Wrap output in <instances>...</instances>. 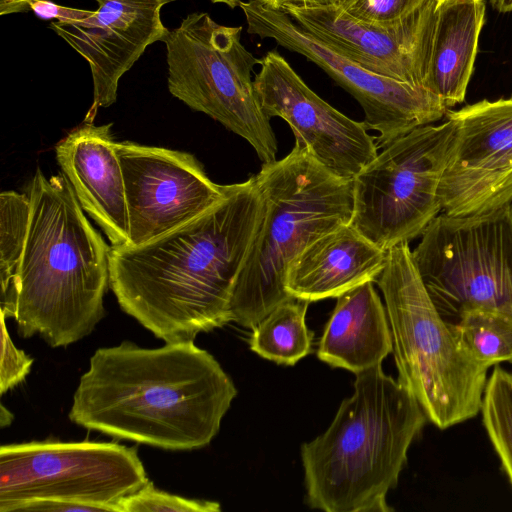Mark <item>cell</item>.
<instances>
[{"instance_id": "cell-1", "label": "cell", "mask_w": 512, "mask_h": 512, "mask_svg": "<svg viewBox=\"0 0 512 512\" xmlns=\"http://www.w3.org/2000/svg\"><path fill=\"white\" fill-rule=\"evenodd\" d=\"M262 214L252 176L176 229L112 246L109 282L122 310L165 343L194 341L231 322L235 283Z\"/></svg>"}, {"instance_id": "cell-2", "label": "cell", "mask_w": 512, "mask_h": 512, "mask_svg": "<svg viewBox=\"0 0 512 512\" xmlns=\"http://www.w3.org/2000/svg\"><path fill=\"white\" fill-rule=\"evenodd\" d=\"M236 395L218 361L193 341L155 349L125 341L94 352L68 416L116 438L193 450L217 435Z\"/></svg>"}, {"instance_id": "cell-3", "label": "cell", "mask_w": 512, "mask_h": 512, "mask_svg": "<svg viewBox=\"0 0 512 512\" xmlns=\"http://www.w3.org/2000/svg\"><path fill=\"white\" fill-rule=\"evenodd\" d=\"M28 234L15 280L1 292V313L18 334L51 347L88 336L105 315L110 251L86 218L64 174L32 179Z\"/></svg>"}, {"instance_id": "cell-4", "label": "cell", "mask_w": 512, "mask_h": 512, "mask_svg": "<svg viewBox=\"0 0 512 512\" xmlns=\"http://www.w3.org/2000/svg\"><path fill=\"white\" fill-rule=\"evenodd\" d=\"M428 421L414 395L381 364L356 374L327 430L300 449L306 502L326 512H390L412 442Z\"/></svg>"}, {"instance_id": "cell-5", "label": "cell", "mask_w": 512, "mask_h": 512, "mask_svg": "<svg viewBox=\"0 0 512 512\" xmlns=\"http://www.w3.org/2000/svg\"><path fill=\"white\" fill-rule=\"evenodd\" d=\"M254 178L263 214L230 302V321L247 328L294 298L285 288L289 265L313 241L349 224L353 210V181L328 171L298 144L263 163Z\"/></svg>"}, {"instance_id": "cell-6", "label": "cell", "mask_w": 512, "mask_h": 512, "mask_svg": "<svg viewBox=\"0 0 512 512\" xmlns=\"http://www.w3.org/2000/svg\"><path fill=\"white\" fill-rule=\"evenodd\" d=\"M376 282L385 301L398 381L414 395L428 421L443 430L477 416L489 368L458 345L407 242L387 250Z\"/></svg>"}, {"instance_id": "cell-7", "label": "cell", "mask_w": 512, "mask_h": 512, "mask_svg": "<svg viewBox=\"0 0 512 512\" xmlns=\"http://www.w3.org/2000/svg\"><path fill=\"white\" fill-rule=\"evenodd\" d=\"M241 26L215 22L208 13L187 15L163 39L168 89L244 138L263 163L276 160L277 140L252 79L261 63L241 42Z\"/></svg>"}, {"instance_id": "cell-8", "label": "cell", "mask_w": 512, "mask_h": 512, "mask_svg": "<svg viewBox=\"0 0 512 512\" xmlns=\"http://www.w3.org/2000/svg\"><path fill=\"white\" fill-rule=\"evenodd\" d=\"M412 257L440 316L455 323L471 309L512 316V208L436 216Z\"/></svg>"}, {"instance_id": "cell-9", "label": "cell", "mask_w": 512, "mask_h": 512, "mask_svg": "<svg viewBox=\"0 0 512 512\" xmlns=\"http://www.w3.org/2000/svg\"><path fill=\"white\" fill-rule=\"evenodd\" d=\"M454 136L446 117L383 147L352 180L349 224L385 251L421 236L442 212L440 184Z\"/></svg>"}, {"instance_id": "cell-10", "label": "cell", "mask_w": 512, "mask_h": 512, "mask_svg": "<svg viewBox=\"0 0 512 512\" xmlns=\"http://www.w3.org/2000/svg\"><path fill=\"white\" fill-rule=\"evenodd\" d=\"M149 481L137 450L111 442L32 441L0 447V512L36 500L103 505Z\"/></svg>"}, {"instance_id": "cell-11", "label": "cell", "mask_w": 512, "mask_h": 512, "mask_svg": "<svg viewBox=\"0 0 512 512\" xmlns=\"http://www.w3.org/2000/svg\"><path fill=\"white\" fill-rule=\"evenodd\" d=\"M247 32L261 39H272L319 66L351 94L364 111L367 130L378 132L377 146L390 142L415 128L442 119L448 108L424 86L397 81L373 73L329 44L311 34L283 10L273 9L260 0L241 2Z\"/></svg>"}, {"instance_id": "cell-12", "label": "cell", "mask_w": 512, "mask_h": 512, "mask_svg": "<svg viewBox=\"0 0 512 512\" xmlns=\"http://www.w3.org/2000/svg\"><path fill=\"white\" fill-rule=\"evenodd\" d=\"M125 185L129 243L137 246L207 211L226 194L190 153L115 142Z\"/></svg>"}, {"instance_id": "cell-13", "label": "cell", "mask_w": 512, "mask_h": 512, "mask_svg": "<svg viewBox=\"0 0 512 512\" xmlns=\"http://www.w3.org/2000/svg\"><path fill=\"white\" fill-rule=\"evenodd\" d=\"M455 124L440 184L442 212L468 216L512 203V97L448 110Z\"/></svg>"}, {"instance_id": "cell-14", "label": "cell", "mask_w": 512, "mask_h": 512, "mask_svg": "<svg viewBox=\"0 0 512 512\" xmlns=\"http://www.w3.org/2000/svg\"><path fill=\"white\" fill-rule=\"evenodd\" d=\"M255 91L267 117H280L291 128L295 144L336 176L353 178L377 156L375 137L319 97L276 50L261 59Z\"/></svg>"}, {"instance_id": "cell-15", "label": "cell", "mask_w": 512, "mask_h": 512, "mask_svg": "<svg viewBox=\"0 0 512 512\" xmlns=\"http://www.w3.org/2000/svg\"><path fill=\"white\" fill-rule=\"evenodd\" d=\"M438 0H425L409 15L386 24H370L339 5L284 9L303 28L365 69L427 88Z\"/></svg>"}, {"instance_id": "cell-16", "label": "cell", "mask_w": 512, "mask_h": 512, "mask_svg": "<svg viewBox=\"0 0 512 512\" xmlns=\"http://www.w3.org/2000/svg\"><path fill=\"white\" fill-rule=\"evenodd\" d=\"M95 14L83 21H52L49 27L89 64L93 103L84 121L115 103L120 78L169 32L161 9L173 0H95Z\"/></svg>"}, {"instance_id": "cell-17", "label": "cell", "mask_w": 512, "mask_h": 512, "mask_svg": "<svg viewBox=\"0 0 512 512\" xmlns=\"http://www.w3.org/2000/svg\"><path fill=\"white\" fill-rule=\"evenodd\" d=\"M111 126L83 121L56 145L55 151L82 209L117 247L129 243V218Z\"/></svg>"}, {"instance_id": "cell-18", "label": "cell", "mask_w": 512, "mask_h": 512, "mask_svg": "<svg viewBox=\"0 0 512 512\" xmlns=\"http://www.w3.org/2000/svg\"><path fill=\"white\" fill-rule=\"evenodd\" d=\"M387 251L350 224L341 225L307 246L289 265L286 291L310 302L337 298L366 282L377 281Z\"/></svg>"}, {"instance_id": "cell-19", "label": "cell", "mask_w": 512, "mask_h": 512, "mask_svg": "<svg viewBox=\"0 0 512 512\" xmlns=\"http://www.w3.org/2000/svg\"><path fill=\"white\" fill-rule=\"evenodd\" d=\"M392 350L386 308L373 282L337 297L319 342L321 361L357 374L380 365Z\"/></svg>"}, {"instance_id": "cell-20", "label": "cell", "mask_w": 512, "mask_h": 512, "mask_svg": "<svg viewBox=\"0 0 512 512\" xmlns=\"http://www.w3.org/2000/svg\"><path fill=\"white\" fill-rule=\"evenodd\" d=\"M484 15L483 0L438 2L426 85L448 109L465 99Z\"/></svg>"}, {"instance_id": "cell-21", "label": "cell", "mask_w": 512, "mask_h": 512, "mask_svg": "<svg viewBox=\"0 0 512 512\" xmlns=\"http://www.w3.org/2000/svg\"><path fill=\"white\" fill-rule=\"evenodd\" d=\"M308 305L296 298L277 305L252 328L250 349L277 364H296L311 350L313 332L305 321Z\"/></svg>"}, {"instance_id": "cell-22", "label": "cell", "mask_w": 512, "mask_h": 512, "mask_svg": "<svg viewBox=\"0 0 512 512\" xmlns=\"http://www.w3.org/2000/svg\"><path fill=\"white\" fill-rule=\"evenodd\" d=\"M449 325L458 345L481 365L512 363V316L478 308Z\"/></svg>"}, {"instance_id": "cell-23", "label": "cell", "mask_w": 512, "mask_h": 512, "mask_svg": "<svg viewBox=\"0 0 512 512\" xmlns=\"http://www.w3.org/2000/svg\"><path fill=\"white\" fill-rule=\"evenodd\" d=\"M482 423L512 486V372L495 365L481 404Z\"/></svg>"}, {"instance_id": "cell-24", "label": "cell", "mask_w": 512, "mask_h": 512, "mask_svg": "<svg viewBox=\"0 0 512 512\" xmlns=\"http://www.w3.org/2000/svg\"><path fill=\"white\" fill-rule=\"evenodd\" d=\"M31 203L29 195L15 191L0 194L1 292L13 284L28 234Z\"/></svg>"}, {"instance_id": "cell-25", "label": "cell", "mask_w": 512, "mask_h": 512, "mask_svg": "<svg viewBox=\"0 0 512 512\" xmlns=\"http://www.w3.org/2000/svg\"><path fill=\"white\" fill-rule=\"evenodd\" d=\"M119 512H218L220 504L214 501L187 499L157 489L148 481L136 492L118 502Z\"/></svg>"}, {"instance_id": "cell-26", "label": "cell", "mask_w": 512, "mask_h": 512, "mask_svg": "<svg viewBox=\"0 0 512 512\" xmlns=\"http://www.w3.org/2000/svg\"><path fill=\"white\" fill-rule=\"evenodd\" d=\"M425 0H342L338 5L352 18L370 24H386L399 20Z\"/></svg>"}, {"instance_id": "cell-27", "label": "cell", "mask_w": 512, "mask_h": 512, "mask_svg": "<svg viewBox=\"0 0 512 512\" xmlns=\"http://www.w3.org/2000/svg\"><path fill=\"white\" fill-rule=\"evenodd\" d=\"M5 315L1 313V364H0V393L21 383L31 370L33 359L23 350L18 349L10 338L5 324Z\"/></svg>"}, {"instance_id": "cell-28", "label": "cell", "mask_w": 512, "mask_h": 512, "mask_svg": "<svg viewBox=\"0 0 512 512\" xmlns=\"http://www.w3.org/2000/svg\"><path fill=\"white\" fill-rule=\"evenodd\" d=\"M30 9L41 19H56L59 22H78L95 14V10H85L61 6L49 0H32Z\"/></svg>"}, {"instance_id": "cell-29", "label": "cell", "mask_w": 512, "mask_h": 512, "mask_svg": "<svg viewBox=\"0 0 512 512\" xmlns=\"http://www.w3.org/2000/svg\"><path fill=\"white\" fill-rule=\"evenodd\" d=\"M67 512V511H86V512H98V511H109L112 512L111 508L103 505H96L82 502L72 501H59V500H36L28 502L20 506L16 512Z\"/></svg>"}, {"instance_id": "cell-30", "label": "cell", "mask_w": 512, "mask_h": 512, "mask_svg": "<svg viewBox=\"0 0 512 512\" xmlns=\"http://www.w3.org/2000/svg\"><path fill=\"white\" fill-rule=\"evenodd\" d=\"M273 9L284 10L289 7L317 8L338 5L342 0H260Z\"/></svg>"}, {"instance_id": "cell-31", "label": "cell", "mask_w": 512, "mask_h": 512, "mask_svg": "<svg viewBox=\"0 0 512 512\" xmlns=\"http://www.w3.org/2000/svg\"><path fill=\"white\" fill-rule=\"evenodd\" d=\"M32 0H0V15L27 12Z\"/></svg>"}, {"instance_id": "cell-32", "label": "cell", "mask_w": 512, "mask_h": 512, "mask_svg": "<svg viewBox=\"0 0 512 512\" xmlns=\"http://www.w3.org/2000/svg\"><path fill=\"white\" fill-rule=\"evenodd\" d=\"M490 2L501 13L512 12V0H490Z\"/></svg>"}, {"instance_id": "cell-33", "label": "cell", "mask_w": 512, "mask_h": 512, "mask_svg": "<svg viewBox=\"0 0 512 512\" xmlns=\"http://www.w3.org/2000/svg\"><path fill=\"white\" fill-rule=\"evenodd\" d=\"M13 420V414L1 404L0 408V425L1 427L9 425Z\"/></svg>"}, {"instance_id": "cell-34", "label": "cell", "mask_w": 512, "mask_h": 512, "mask_svg": "<svg viewBox=\"0 0 512 512\" xmlns=\"http://www.w3.org/2000/svg\"><path fill=\"white\" fill-rule=\"evenodd\" d=\"M210 1L214 4H217V3L225 4L231 9L236 8L242 2V0H210Z\"/></svg>"}, {"instance_id": "cell-35", "label": "cell", "mask_w": 512, "mask_h": 512, "mask_svg": "<svg viewBox=\"0 0 512 512\" xmlns=\"http://www.w3.org/2000/svg\"><path fill=\"white\" fill-rule=\"evenodd\" d=\"M440 1H445V0H438V2H440Z\"/></svg>"}, {"instance_id": "cell-36", "label": "cell", "mask_w": 512, "mask_h": 512, "mask_svg": "<svg viewBox=\"0 0 512 512\" xmlns=\"http://www.w3.org/2000/svg\"><path fill=\"white\" fill-rule=\"evenodd\" d=\"M511 208H512V203H511Z\"/></svg>"}]
</instances>
